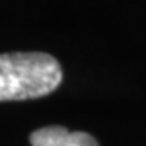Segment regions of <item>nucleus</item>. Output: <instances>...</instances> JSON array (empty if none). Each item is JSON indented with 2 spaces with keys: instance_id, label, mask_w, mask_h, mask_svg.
Wrapping results in <instances>:
<instances>
[{
  "instance_id": "2",
  "label": "nucleus",
  "mask_w": 146,
  "mask_h": 146,
  "mask_svg": "<svg viewBox=\"0 0 146 146\" xmlns=\"http://www.w3.org/2000/svg\"><path fill=\"white\" fill-rule=\"evenodd\" d=\"M32 146H99L95 137L86 132H69L60 125L37 129L30 134Z\"/></svg>"
},
{
  "instance_id": "1",
  "label": "nucleus",
  "mask_w": 146,
  "mask_h": 146,
  "mask_svg": "<svg viewBox=\"0 0 146 146\" xmlns=\"http://www.w3.org/2000/svg\"><path fill=\"white\" fill-rule=\"evenodd\" d=\"M64 72L48 53H4L0 56V100H28L55 92Z\"/></svg>"
}]
</instances>
